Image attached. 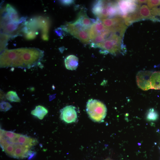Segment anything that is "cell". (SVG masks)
Listing matches in <instances>:
<instances>
[{"label": "cell", "mask_w": 160, "mask_h": 160, "mask_svg": "<svg viewBox=\"0 0 160 160\" xmlns=\"http://www.w3.org/2000/svg\"><path fill=\"white\" fill-rule=\"evenodd\" d=\"M48 113V110L44 107L39 105L36 106L35 109L31 112L32 115L42 120Z\"/></svg>", "instance_id": "2e32d148"}, {"label": "cell", "mask_w": 160, "mask_h": 160, "mask_svg": "<svg viewBox=\"0 0 160 160\" xmlns=\"http://www.w3.org/2000/svg\"><path fill=\"white\" fill-rule=\"evenodd\" d=\"M122 39L119 35L111 33L104 41L96 44L93 47L100 48L114 55L119 53L123 54L125 53V50L122 45Z\"/></svg>", "instance_id": "7a4b0ae2"}, {"label": "cell", "mask_w": 160, "mask_h": 160, "mask_svg": "<svg viewBox=\"0 0 160 160\" xmlns=\"http://www.w3.org/2000/svg\"><path fill=\"white\" fill-rule=\"evenodd\" d=\"M6 9L11 20L15 22H18L20 18L16 9L11 5L7 4L6 5Z\"/></svg>", "instance_id": "9a60e30c"}, {"label": "cell", "mask_w": 160, "mask_h": 160, "mask_svg": "<svg viewBox=\"0 0 160 160\" xmlns=\"http://www.w3.org/2000/svg\"><path fill=\"white\" fill-rule=\"evenodd\" d=\"M151 71H140L138 72L136 76V81L138 86L143 90L150 89L148 79Z\"/></svg>", "instance_id": "9c48e42d"}, {"label": "cell", "mask_w": 160, "mask_h": 160, "mask_svg": "<svg viewBox=\"0 0 160 160\" xmlns=\"http://www.w3.org/2000/svg\"><path fill=\"white\" fill-rule=\"evenodd\" d=\"M34 153H31V155H30L29 157L28 158V160H30L31 159L33 158V157L34 156Z\"/></svg>", "instance_id": "484cf974"}, {"label": "cell", "mask_w": 160, "mask_h": 160, "mask_svg": "<svg viewBox=\"0 0 160 160\" xmlns=\"http://www.w3.org/2000/svg\"><path fill=\"white\" fill-rule=\"evenodd\" d=\"M136 1L137 4L140 5V4L147 3V0H136Z\"/></svg>", "instance_id": "d4e9b609"}, {"label": "cell", "mask_w": 160, "mask_h": 160, "mask_svg": "<svg viewBox=\"0 0 160 160\" xmlns=\"http://www.w3.org/2000/svg\"><path fill=\"white\" fill-rule=\"evenodd\" d=\"M63 31L61 28H59L55 30V32L58 36L63 37V35L64 34Z\"/></svg>", "instance_id": "cb8c5ba5"}, {"label": "cell", "mask_w": 160, "mask_h": 160, "mask_svg": "<svg viewBox=\"0 0 160 160\" xmlns=\"http://www.w3.org/2000/svg\"><path fill=\"white\" fill-rule=\"evenodd\" d=\"M12 36V35L1 33L0 35V51L2 52L4 50L7 42Z\"/></svg>", "instance_id": "e0dca14e"}, {"label": "cell", "mask_w": 160, "mask_h": 160, "mask_svg": "<svg viewBox=\"0 0 160 160\" xmlns=\"http://www.w3.org/2000/svg\"><path fill=\"white\" fill-rule=\"evenodd\" d=\"M158 117V114L154 108L149 109L147 114L146 118L147 120L153 121L156 120Z\"/></svg>", "instance_id": "d6986e66"}, {"label": "cell", "mask_w": 160, "mask_h": 160, "mask_svg": "<svg viewBox=\"0 0 160 160\" xmlns=\"http://www.w3.org/2000/svg\"><path fill=\"white\" fill-rule=\"evenodd\" d=\"M160 17V7L159 8V15Z\"/></svg>", "instance_id": "4316f807"}, {"label": "cell", "mask_w": 160, "mask_h": 160, "mask_svg": "<svg viewBox=\"0 0 160 160\" xmlns=\"http://www.w3.org/2000/svg\"><path fill=\"white\" fill-rule=\"evenodd\" d=\"M139 13L142 20L150 19L153 21L159 22L158 19L152 15L151 10L146 5H143L140 6Z\"/></svg>", "instance_id": "7c38bea8"}, {"label": "cell", "mask_w": 160, "mask_h": 160, "mask_svg": "<svg viewBox=\"0 0 160 160\" xmlns=\"http://www.w3.org/2000/svg\"><path fill=\"white\" fill-rule=\"evenodd\" d=\"M108 160V159H106V160Z\"/></svg>", "instance_id": "83f0119b"}, {"label": "cell", "mask_w": 160, "mask_h": 160, "mask_svg": "<svg viewBox=\"0 0 160 160\" xmlns=\"http://www.w3.org/2000/svg\"><path fill=\"white\" fill-rule=\"evenodd\" d=\"M20 24L19 21L15 22L11 20L7 21H1V28L3 33L11 35L13 32H15L16 30H18L19 25Z\"/></svg>", "instance_id": "30bf717a"}, {"label": "cell", "mask_w": 160, "mask_h": 160, "mask_svg": "<svg viewBox=\"0 0 160 160\" xmlns=\"http://www.w3.org/2000/svg\"><path fill=\"white\" fill-rule=\"evenodd\" d=\"M37 31H30L25 34V37L27 39L30 40L33 39L37 34Z\"/></svg>", "instance_id": "7402d4cb"}, {"label": "cell", "mask_w": 160, "mask_h": 160, "mask_svg": "<svg viewBox=\"0 0 160 160\" xmlns=\"http://www.w3.org/2000/svg\"><path fill=\"white\" fill-rule=\"evenodd\" d=\"M86 111L92 121L101 122L103 121L106 116L107 109L105 105L101 101L91 99L87 103Z\"/></svg>", "instance_id": "3957f363"}, {"label": "cell", "mask_w": 160, "mask_h": 160, "mask_svg": "<svg viewBox=\"0 0 160 160\" xmlns=\"http://www.w3.org/2000/svg\"><path fill=\"white\" fill-rule=\"evenodd\" d=\"M60 112L61 119L66 123H74L77 120V113L74 106H66L61 109Z\"/></svg>", "instance_id": "8992f818"}, {"label": "cell", "mask_w": 160, "mask_h": 160, "mask_svg": "<svg viewBox=\"0 0 160 160\" xmlns=\"http://www.w3.org/2000/svg\"><path fill=\"white\" fill-rule=\"evenodd\" d=\"M139 9L123 17L127 26L133 23L142 20L140 14Z\"/></svg>", "instance_id": "5bb4252c"}, {"label": "cell", "mask_w": 160, "mask_h": 160, "mask_svg": "<svg viewBox=\"0 0 160 160\" xmlns=\"http://www.w3.org/2000/svg\"><path fill=\"white\" fill-rule=\"evenodd\" d=\"M8 142L18 143L29 146L31 147L36 144L38 141L36 139L26 135L17 134L16 136L12 139L4 138Z\"/></svg>", "instance_id": "ba28073f"}, {"label": "cell", "mask_w": 160, "mask_h": 160, "mask_svg": "<svg viewBox=\"0 0 160 160\" xmlns=\"http://www.w3.org/2000/svg\"><path fill=\"white\" fill-rule=\"evenodd\" d=\"M147 4L150 9H152L157 6L160 5V0H147Z\"/></svg>", "instance_id": "44dd1931"}, {"label": "cell", "mask_w": 160, "mask_h": 160, "mask_svg": "<svg viewBox=\"0 0 160 160\" xmlns=\"http://www.w3.org/2000/svg\"><path fill=\"white\" fill-rule=\"evenodd\" d=\"M100 20L107 29L111 33H118L123 38L127 27L123 17H116Z\"/></svg>", "instance_id": "277c9868"}, {"label": "cell", "mask_w": 160, "mask_h": 160, "mask_svg": "<svg viewBox=\"0 0 160 160\" xmlns=\"http://www.w3.org/2000/svg\"><path fill=\"white\" fill-rule=\"evenodd\" d=\"M88 17L86 10L83 8L78 13L75 20L72 22L67 23L65 25L68 27L76 30H89L92 24L96 21Z\"/></svg>", "instance_id": "5b68a950"}, {"label": "cell", "mask_w": 160, "mask_h": 160, "mask_svg": "<svg viewBox=\"0 0 160 160\" xmlns=\"http://www.w3.org/2000/svg\"><path fill=\"white\" fill-rule=\"evenodd\" d=\"M60 3L64 6H69L73 4L74 1L73 0H60Z\"/></svg>", "instance_id": "603a6c76"}, {"label": "cell", "mask_w": 160, "mask_h": 160, "mask_svg": "<svg viewBox=\"0 0 160 160\" xmlns=\"http://www.w3.org/2000/svg\"><path fill=\"white\" fill-rule=\"evenodd\" d=\"M6 97L7 100L11 102H20L21 101L16 92L14 91H10L8 92Z\"/></svg>", "instance_id": "ac0fdd59"}, {"label": "cell", "mask_w": 160, "mask_h": 160, "mask_svg": "<svg viewBox=\"0 0 160 160\" xmlns=\"http://www.w3.org/2000/svg\"><path fill=\"white\" fill-rule=\"evenodd\" d=\"M148 83L150 89H160V72H151Z\"/></svg>", "instance_id": "8fae6325"}, {"label": "cell", "mask_w": 160, "mask_h": 160, "mask_svg": "<svg viewBox=\"0 0 160 160\" xmlns=\"http://www.w3.org/2000/svg\"><path fill=\"white\" fill-rule=\"evenodd\" d=\"M109 31L104 25L100 19L97 18L96 21L90 27L89 31V37L91 41L96 36Z\"/></svg>", "instance_id": "52a82bcc"}, {"label": "cell", "mask_w": 160, "mask_h": 160, "mask_svg": "<svg viewBox=\"0 0 160 160\" xmlns=\"http://www.w3.org/2000/svg\"><path fill=\"white\" fill-rule=\"evenodd\" d=\"M78 58L76 56L73 55H69L65 59L66 68L69 70H75L78 65Z\"/></svg>", "instance_id": "4fadbf2b"}, {"label": "cell", "mask_w": 160, "mask_h": 160, "mask_svg": "<svg viewBox=\"0 0 160 160\" xmlns=\"http://www.w3.org/2000/svg\"><path fill=\"white\" fill-rule=\"evenodd\" d=\"M12 107L8 102L2 101L0 104V110L1 111H6L9 110Z\"/></svg>", "instance_id": "ffe728a7"}, {"label": "cell", "mask_w": 160, "mask_h": 160, "mask_svg": "<svg viewBox=\"0 0 160 160\" xmlns=\"http://www.w3.org/2000/svg\"><path fill=\"white\" fill-rule=\"evenodd\" d=\"M43 55V51L35 48L5 49L0 55V68H30L37 65Z\"/></svg>", "instance_id": "6da1fadb"}]
</instances>
